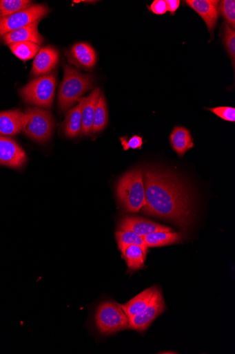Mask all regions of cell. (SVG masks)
Returning <instances> with one entry per match:
<instances>
[{
    "label": "cell",
    "instance_id": "obj_1",
    "mask_svg": "<svg viewBox=\"0 0 235 354\" xmlns=\"http://www.w3.org/2000/svg\"><path fill=\"white\" fill-rule=\"evenodd\" d=\"M145 214L170 220L187 230L193 218V205L187 187L176 176L154 169L144 172Z\"/></svg>",
    "mask_w": 235,
    "mask_h": 354
},
{
    "label": "cell",
    "instance_id": "obj_2",
    "mask_svg": "<svg viewBox=\"0 0 235 354\" xmlns=\"http://www.w3.org/2000/svg\"><path fill=\"white\" fill-rule=\"evenodd\" d=\"M116 194L119 203L126 212H140L146 203L143 171L135 169L124 175L118 183Z\"/></svg>",
    "mask_w": 235,
    "mask_h": 354
},
{
    "label": "cell",
    "instance_id": "obj_3",
    "mask_svg": "<svg viewBox=\"0 0 235 354\" xmlns=\"http://www.w3.org/2000/svg\"><path fill=\"white\" fill-rule=\"evenodd\" d=\"M64 76L61 84L58 104L61 111H65L79 101L81 96L89 91L93 84V77L82 74L68 64H64Z\"/></svg>",
    "mask_w": 235,
    "mask_h": 354
},
{
    "label": "cell",
    "instance_id": "obj_4",
    "mask_svg": "<svg viewBox=\"0 0 235 354\" xmlns=\"http://www.w3.org/2000/svg\"><path fill=\"white\" fill-rule=\"evenodd\" d=\"M96 326L100 334L110 335L129 328V318L121 305L114 301L100 304L95 314Z\"/></svg>",
    "mask_w": 235,
    "mask_h": 354
},
{
    "label": "cell",
    "instance_id": "obj_5",
    "mask_svg": "<svg viewBox=\"0 0 235 354\" xmlns=\"http://www.w3.org/2000/svg\"><path fill=\"white\" fill-rule=\"evenodd\" d=\"M55 88L56 77L54 75H50L32 80L22 87L19 93L27 104L50 108L53 104Z\"/></svg>",
    "mask_w": 235,
    "mask_h": 354
},
{
    "label": "cell",
    "instance_id": "obj_6",
    "mask_svg": "<svg viewBox=\"0 0 235 354\" xmlns=\"http://www.w3.org/2000/svg\"><path fill=\"white\" fill-rule=\"evenodd\" d=\"M23 132L32 140L45 142L52 136L54 122L49 111L39 108L28 109L24 113Z\"/></svg>",
    "mask_w": 235,
    "mask_h": 354
},
{
    "label": "cell",
    "instance_id": "obj_7",
    "mask_svg": "<svg viewBox=\"0 0 235 354\" xmlns=\"http://www.w3.org/2000/svg\"><path fill=\"white\" fill-rule=\"evenodd\" d=\"M49 12L50 10L46 6L36 5L12 15L0 18V38L13 30L40 21Z\"/></svg>",
    "mask_w": 235,
    "mask_h": 354
},
{
    "label": "cell",
    "instance_id": "obj_8",
    "mask_svg": "<svg viewBox=\"0 0 235 354\" xmlns=\"http://www.w3.org/2000/svg\"><path fill=\"white\" fill-rule=\"evenodd\" d=\"M165 308L163 295L156 287L152 299L147 308L141 313L129 318V328L145 332Z\"/></svg>",
    "mask_w": 235,
    "mask_h": 354
},
{
    "label": "cell",
    "instance_id": "obj_9",
    "mask_svg": "<svg viewBox=\"0 0 235 354\" xmlns=\"http://www.w3.org/2000/svg\"><path fill=\"white\" fill-rule=\"evenodd\" d=\"M24 150L13 140L0 136V165L18 169L26 162Z\"/></svg>",
    "mask_w": 235,
    "mask_h": 354
},
{
    "label": "cell",
    "instance_id": "obj_10",
    "mask_svg": "<svg viewBox=\"0 0 235 354\" xmlns=\"http://www.w3.org/2000/svg\"><path fill=\"white\" fill-rule=\"evenodd\" d=\"M120 231H130L139 236L144 237L157 232H172L170 227L163 226L146 218L136 216L123 218L119 223Z\"/></svg>",
    "mask_w": 235,
    "mask_h": 354
},
{
    "label": "cell",
    "instance_id": "obj_11",
    "mask_svg": "<svg viewBox=\"0 0 235 354\" xmlns=\"http://www.w3.org/2000/svg\"><path fill=\"white\" fill-rule=\"evenodd\" d=\"M185 3L203 19L212 37H213L219 17L218 5L220 1H217V0H187Z\"/></svg>",
    "mask_w": 235,
    "mask_h": 354
},
{
    "label": "cell",
    "instance_id": "obj_12",
    "mask_svg": "<svg viewBox=\"0 0 235 354\" xmlns=\"http://www.w3.org/2000/svg\"><path fill=\"white\" fill-rule=\"evenodd\" d=\"M67 56L70 62L79 68L91 70L96 63V54L94 49L86 43L75 44Z\"/></svg>",
    "mask_w": 235,
    "mask_h": 354
},
{
    "label": "cell",
    "instance_id": "obj_13",
    "mask_svg": "<svg viewBox=\"0 0 235 354\" xmlns=\"http://www.w3.org/2000/svg\"><path fill=\"white\" fill-rule=\"evenodd\" d=\"M39 22L37 21L10 32L2 37L3 41L7 45L21 42H32L41 46L43 42V38L38 30Z\"/></svg>",
    "mask_w": 235,
    "mask_h": 354
},
{
    "label": "cell",
    "instance_id": "obj_14",
    "mask_svg": "<svg viewBox=\"0 0 235 354\" xmlns=\"http://www.w3.org/2000/svg\"><path fill=\"white\" fill-rule=\"evenodd\" d=\"M59 60L58 51L52 47L40 50L32 64V74L35 76L45 75L52 71Z\"/></svg>",
    "mask_w": 235,
    "mask_h": 354
},
{
    "label": "cell",
    "instance_id": "obj_15",
    "mask_svg": "<svg viewBox=\"0 0 235 354\" xmlns=\"http://www.w3.org/2000/svg\"><path fill=\"white\" fill-rule=\"evenodd\" d=\"M25 114L19 110L0 112V135L14 136L23 131Z\"/></svg>",
    "mask_w": 235,
    "mask_h": 354
},
{
    "label": "cell",
    "instance_id": "obj_16",
    "mask_svg": "<svg viewBox=\"0 0 235 354\" xmlns=\"http://www.w3.org/2000/svg\"><path fill=\"white\" fill-rule=\"evenodd\" d=\"M101 92L99 88H95L85 98L82 107V127L81 133L90 136L92 133L93 122L96 106Z\"/></svg>",
    "mask_w": 235,
    "mask_h": 354
},
{
    "label": "cell",
    "instance_id": "obj_17",
    "mask_svg": "<svg viewBox=\"0 0 235 354\" xmlns=\"http://www.w3.org/2000/svg\"><path fill=\"white\" fill-rule=\"evenodd\" d=\"M156 288V286L148 288L125 304L121 305L128 318L143 313L147 308L152 299Z\"/></svg>",
    "mask_w": 235,
    "mask_h": 354
},
{
    "label": "cell",
    "instance_id": "obj_18",
    "mask_svg": "<svg viewBox=\"0 0 235 354\" xmlns=\"http://www.w3.org/2000/svg\"><path fill=\"white\" fill-rule=\"evenodd\" d=\"M85 98L79 101V104L67 113L63 122V131L66 137L74 138L77 137L82 127V107Z\"/></svg>",
    "mask_w": 235,
    "mask_h": 354
},
{
    "label": "cell",
    "instance_id": "obj_19",
    "mask_svg": "<svg viewBox=\"0 0 235 354\" xmlns=\"http://www.w3.org/2000/svg\"><path fill=\"white\" fill-rule=\"evenodd\" d=\"M170 143L179 157H183L194 146L190 132L183 127H174L170 136Z\"/></svg>",
    "mask_w": 235,
    "mask_h": 354
},
{
    "label": "cell",
    "instance_id": "obj_20",
    "mask_svg": "<svg viewBox=\"0 0 235 354\" xmlns=\"http://www.w3.org/2000/svg\"><path fill=\"white\" fill-rule=\"evenodd\" d=\"M148 250L140 245L128 246L122 253L129 270L137 271L145 266Z\"/></svg>",
    "mask_w": 235,
    "mask_h": 354
},
{
    "label": "cell",
    "instance_id": "obj_21",
    "mask_svg": "<svg viewBox=\"0 0 235 354\" xmlns=\"http://www.w3.org/2000/svg\"><path fill=\"white\" fill-rule=\"evenodd\" d=\"M182 234L172 232H157L143 237L147 247H163L181 242Z\"/></svg>",
    "mask_w": 235,
    "mask_h": 354
},
{
    "label": "cell",
    "instance_id": "obj_22",
    "mask_svg": "<svg viewBox=\"0 0 235 354\" xmlns=\"http://www.w3.org/2000/svg\"><path fill=\"white\" fill-rule=\"evenodd\" d=\"M109 120L108 104L104 94H100L94 118L92 133L103 131Z\"/></svg>",
    "mask_w": 235,
    "mask_h": 354
},
{
    "label": "cell",
    "instance_id": "obj_23",
    "mask_svg": "<svg viewBox=\"0 0 235 354\" xmlns=\"http://www.w3.org/2000/svg\"><path fill=\"white\" fill-rule=\"evenodd\" d=\"M116 239L118 248L121 250V253H123L124 250L130 245H140L144 249L148 250V247L143 238L132 232L119 231L116 233Z\"/></svg>",
    "mask_w": 235,
    "mask_h": 354
},
{
    "label": "cell",
    "instance_id": "obj_24",
    "mask_svg": "<svg viewBox=\"0 0 235 354\" xmlns=\"http://www.w3.org/2000/svg\"><path fill=\"white\" fill-rule=\"evenodd\" d=\"M12 52L23 61L30 59L39 53L41 46L32 42H21L9 45Z\"/></svg>",
    "mask_w": 235,
    "mask_h": 354
},
{
    "label": "cell",
    "instance_id": "obj_25",
    "mask_svg": "<svg viewBox=\"0 0 235 354\" xmlns=\"http://www.w3.org/2000/svg\"><path fill=\"white\" fill-rule=\"evenodd\" d=\"M28 0H1L0 1V18L12 15L32 6Z\"/></svg>",
    "mask_w": 235,
    "mask_h": 354
},
{
    "label": "cell",
    "instance_id": "obj_26",
    "mask_svg": "<svg viewBox=\"0 0 235 354\" xmlns=\"http://www.w3.org/2000/svg\"><path fill=\"white\" fill-rule=\"evenodd\" d=\"M223 42L224 46L229 54L232 62V66L234 68L235 61V31L234 29L227 24H223Z\"/></svg>",
    "mask_w": 235,
    "mask_h": 354
},
{
    "label": "cell",
    "instance_id": "obj_27",
    "mask_svg": "<svg viewBox=\"0 0 235 354\" xmlns=\"http://www.w3.org/2000/svg\"><path fill=\"white\" fill-rule=\"evenodd\" d=\"M218 11L223 15L229 26L235 28V2L234 0H223L219 3Z\"/></svg>",
    "mask_w": 235,
    "mask_h": 354
},
{
    "label": "cell",
    "instance_id": "obj_28",
    "mask_svg": "<svg viewBox=\"0 0 235 354\" xmlns=\"http://www.w3.org/2000/svg\"><path fill=\"white\" fill-rule=\"evenodd\" d=\"M207 110L225 121L235 122V109L233 107L221 106Z\"/></svg>",
    "mask_w": 235,
    "mask_h": 354
},
{
    "label": "cell",
    "instance_id": "obj_29",
    "mask_svg": "<svg viewBox=\"0 0 235 354\" xmlns=\"http://www.w3.org/2000/svg\"><path fill=\"white\" fill-rule=\"evenodd\" d=\"M124 151L128 149H141L143 145V138L139 136H133L128 138H120Z\"/></svg>",
    "mask_w": 235,
    "mask_h": 354
},
{
    "label": "cell",
    "instance_id": "obj_30",
    "mask_svg": "<svg viewBox=\"0 0 235 354\" xmlns=\"http://www.w3.org/2000/svg\"><path fill=\"white\" fill-rule=\"evenodd\" d=\"M149 10L156 15H163L167 12L165 1L163 0H155L149 7Z\"/></svg>",
    "mask_w": 235,
    "mask_h": 354
},
{
    "label": "cell",
    "instance_id": "obj_31",
    "mask_svg": "<svg viewBox=\"0 0 235 354\" xmlns=\"http://www.w3.org/2000/svg\"><path fill=\"white\" fill-rule=\"evenodd\" d=\"M167 10L172 15H174L180 7L181 1L179 0H166Z\"/></svg>",
    "mask_w": 235,
    "mask_h": 354
}]
</instances>
